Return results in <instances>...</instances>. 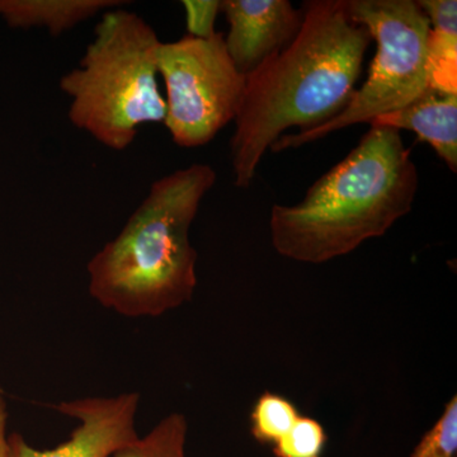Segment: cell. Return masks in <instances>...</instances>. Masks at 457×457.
<instances>
[{
    "label": "cell",
    "instance_id": "obj_16",
    "mask_svg": "<svg viewBox=\"0 0 457 457\" xmlns=\"http://www.w3.org/2000/svg\"><path fill=\"white\" fill-rule=\"evenodd\" d=\"M187 36L209 40L215 36V22L221 13L220 0H183Z\"/></svg>",
    "mask_w": 457,
    "mask_h": 457
},
{
    "label": "cell",
    "instance_id": "obj_4",
    "mask_svg": "<svg viewBox=\"0 0 457 457\" xmlns=\"http://www.w3.org/2000/svg\"><path fill=\"white\" fill-rule=\"evenodd\" d=\"M158 33L123 7L101 14L79 64L60 78L68 119L107 149L125 152L141 126L164 121Z\"/></svg>",
    "mask_w": 457,
    "mask_h": 457
},
{
    "label": "cell",
    "instance_id": "obj_5",
    "mask_svg": "<svg viewBox=\"0 0 457 457\" xmlns=\"http://www.w3.org/2000/svg\"><path fill=\"white\" fill-rule=\"evenodd\" d=\"M347 9L376 41L368 80L341 113L317 128L279 137L270 146L272 152L305 145L357 123H371L408 106L429 88L431 22L418 2L347 0Z\"/></svg>",
    "mask_w": 457,
    "mask_h": 457
},
{
    "label": "cell",
    "instance_id": "obj_12",
    "mask_svg": "<svg viewBox=\"0 0 457 457\" xmlns=\"http://www.w3.org/2000/svg\"><path fill=\"white\" fill-rule=\"evenodd\" d=\"M187 435L185 414L170 413L146 436H139L111 457H186Z\"/></svg>",
    "mask_w": 457,
    "mask_h": 457
},
{
    "label": "cell",
    "instance_id": "obj_2",
    "mask_svg": "<svg viewBox=\"0 0 457 457\" xmlns=\"http://www.w3.org/2000/svg\"><path fill=\"white\" fill-rule=\"evenodd\" d=\"M418 170L400 131L371 126L294 206L275 204L270 234L282 257L321 264L383 237L411 212Z\"/></svg>",
    "mask_w": 457,
    "mask_h": 457
},
{
    "label": "cell",
    "instance_id": "obj_7",
    "mask_svg": "<svg viewBox=\"0 0 457 457\" xmlns=\"http://www.w3.org/2000/svg\"><path fill=\"white\" fill-rule=\"evenodd\" d=\"M139 393L111 398H84L55 405L59 413L79 422L71 438L51 450H37L13 433L8 436L9 457H111L139 437L137 416Z\"/></svg>",
    "mask_w": 457,
    "mask_h": 457
},
{
    "label": "cell",
    "instance_id": "obj_11",
    "mask_svg": "<svg viewBox=\"0 0 457 457\" xmlns=\"http://www.w3.org/2000/svg\"><path fill=\"white\" fill-rule=\"evenodd\" d=\"M431 22L428 44L429 87L457 93V2L418 0Z\"/></svg>",
    "mask_w": 457,
    "mask_h": 457
},
{
    "label": "cell",
    "instance_id": "obj_15",
    "mask_svg": "<svg viewBox=\"0 0 457 457\" xmlns=\"http://www.w3.org/2000/svg\"><path fill=\"white\" fill-rule=\"evenodd\" d=\"M411 457H457V396L445 405L440 418L426 432Z\"/></svg>",
    "mask_w": 457,
    "mask_h": 457
},
{
    "label": "cell",
    "instance_id": "obj_3",
    "mask_svg": "<svg viewBox=\"0 0 457 457\" xmlns=\"http://www.w3.org/2000/svg\"><path fill=\"white\" fill-rule=\"evenodd\" d=\"M216 179L212 165L196 163L154 180L119 236L90 258V296L126 318L161 317L191 302L198 255L189 230Z\"/></svg>",
    "mask_w": 457,
    "mask_h": 457
},
{
    "label": "cell",
    "instance_id": "obj_10",
    "mask_svg": "<svg viewBox=\"0 0 457 457\" xmlns=\"http://www.w3.org/2000/svg\"><path fill=\"white\" fill-rule=\"evenodd\" d=\"M126 4L123 0H0V18L11 29H46L59 37L97 14Z\"/></svg>",
    "mask_w": 457,
    "mask_h": 457
},
{
    "label": "cell",
    "instance_id": "obj_9",
    "mask_svg": "<svg viewBox=\"0 0 457 457\" xmlns=\"http://www.w3.org/2000/svg\"><path fill=\"white\" fill-rule=\"evenodd\" d=\"M370 125L416 132L456 173L457 93L438 92L429 87L408 106L378 117Z\"/></svg>",
    "mask_w": 457,
    "mask_h": 457
},
{
    "label": "cell",
    "instance_id": "obj_8",
    "mask_svg": "<svg viewBox=\"0 0 457 457\" xmlns=\"http://www.w3.org/2000/svg\"><path fill=\"white\" fill-rule=\"evenodd\" d=\"M221 13L228 23L225 47L245 77L288 46L303 22V8L288 0H222Z\"/></svg>",
    "mask_w": 457,
    "mask_h": 457
},
{
    "label": "cell",
    "instance_id": "obj_6",
    "mask_svg": "<svg viewBox=\"0 0 457 457\" xmlns=\"http://www.w3.org/2000/svg\"><path fill=\"white\" fill-rule=\"evenodd\" d=\"M158 73L165 87L163 123L176 145H206L236 120L246 77L231 62L224 33L162 42Z\"/></svg>",
    "mask_w": 457,
    "mask_h": 457
},
{
    "label": "cell",
    "instance_id": "obj_1",
    "mask_svg": "<svg viewBox=\"0 0 457 457\" xmlns=\"http://www.w3.org/2000/svg\"><path fill=\"white\" fill-rule=\"evenodd\" d=\"M288 46L246 77L230 141L234 183L251 187L262 158L290 128H317L350 104L372 37L347 0H311Z\"/></svg>",
    "mask_w": 457,
    "mask_h": 457
},
{
    "label": "cell",
    "instance_id": "obj_14",
    "mask_svg": "<svg viewBox=\"0 0 457 457\" xmlns=\"http://www.w3.org/2000/svg\"><path fill=\"white\" fill-rule=\"evenodd\" d=\"M328 441L326 429L319 420L300 416L284 437L273 446L276 457H321Z\"/></svg>",
    "mask_w": 457,
    "mask_h": 457
},
{
    "label": "cell",
    "instance_id": "obj_17",
    "mask_svg": "<svg viewBox=\"0 0 457 457\" xmlns=\"http://www.w3.org/2000/svg\"><path fill=\"white\" fill-rule=\"evenodd\" d=\"M7 420V402H5L3 394L0 393V457H9Z\"/></svg>",
    "mask_w": 457,
    "mask_h": 457
},
{
    "label": "cell",
    "instance_id": "obj_13",
    "mask_svg": "<svg viewBox=\"0 0 457 457\" xmlns=\"http://www.w3.org/2000/svg\"><path fill=\"white\" fill-rule=\"evenodd\" d=\"M302 414L291 400L266 392L255 402L251 413V432L262 445L276 444L293 428Z\"/></svg>",
    "mask_w": 457,
    "mask_h": 457
}]
</instances>
